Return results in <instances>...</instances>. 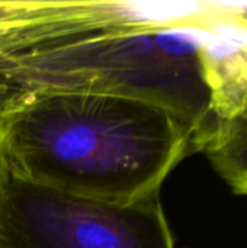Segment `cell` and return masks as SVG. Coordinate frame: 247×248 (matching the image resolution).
Returning <instances> with one entry per match:
<instances>
[{
	"mask_svg": "<svg viewBox=\"0 0 247 248\" xmlns=\"http://www.w3.org/2000/svg\"><path fill=\"white\" fill-rule=\"evenodd\" d=\"M191 153V129L147 100L15 87L0 103V169L66 193L134 203L159 195Z\"/></svg>",
	"mask_w": 247,
	"mask_h": 248,
	"instance_id": "obj_1",
	"label": "cell"
},
{
	"mask_svg": "<svg viewBox=\"0 0 247 248\" xmlns=\"http://www.w3.org/2000/svg\"><path fill=\"white\" fill-rule=\"evenodd\" d=\"M204 38L201 28L115 29L0 55L1 73L17 90H83L156 103L191 129L197 153L214 128Z\"/></svg>",
	"mask_w": 247,
	"mask_h": 248,
	"instance_id": "obj_2",
	"label": "cell"
},
{
	"mask_svg": "<svg viewBox=\"0 0 247 248\" xmlns=\"http://www.w3.org/2000/svg\"><path fill=\"white\" fill-rule=\"evenodd\" d=\"M0 248H175L159 195L112 203L0 169Z\"/></svg>",
	"mask_w": 247,
	"mask_h": 248,
	"instance_id": "obj_3",
	"label": "cell"
},
{
	"mask_svg": "<svg viewBox=\"0 0 247 248\" xmlns=\"http://www.w3.org/2000/svg\"><path fill=\"white\" fill-rule=\"evenodd\" d=\"M202 1L0 0V55L76 42L115 29L194 28Z\"/></svg>",
	"mask_w": 247,
	"mask_h": 248,
	"instance_id": "obj_4",
	"label": "cell"
},
{
	"mask_svg": "<svg viewBox=\"0 0 247 248\" xmlns=\"http://www.w3.org/2000/svg\"><path fill=\"white\" fill-rule=\"evenodd\" d=\"M194 28L205 32L202 61L213 94L214 132L247 110V25L210 13L202 1V15Z\"/></svg>",
	"mask_w": 247,
	"mask_h": 248,
	"instance_id": "obj_5",
	"label": "cell"
},
{
	"mask_svg": "<svg viewBox=\"0 0 247 248\" xmlns=\"http://www.w3.org/2000/svg\"><path fill=\"white\" fill-rule=\"evenodd\" d=\"M202 153L234 193L247 195V110L215 126Z\"/></svg>",
	"mask_w": 247,
	"mask_h": 248,
	"instance_id": "obj_6",
	"label": "cell"
},
{
	"mask_svg": "<svg viewBox=\"0 0 247 248\" xmlns=\"http://www.w3.org/2000/svg\"><path fill=\"white\" fill-rule=\"evenodd\" d=\"M213 15L229 17L247 25V1H205Z\"/></svg>",
	"mask_w": 247,
	"mask_h": 248,
	"instance_id": "obj_7",
	"label": "cell"
},
{
	"mask_svg": "<svg viewBox=\"0 0 247 248\" xmlns=\"http://www.w3.org/2000/svg\"><path fill=\"white\" fill-rule=\"evenodd\" d=\"M15 89V86L10 84V81L4 77V74L1 73V61H0V103L4 100V97Z\"/></svg>",
	"mask_w": 247,
	"mask_h": 248,
	"instance_id": "obj_8",
	"label": "cell"
}]
</instances>
